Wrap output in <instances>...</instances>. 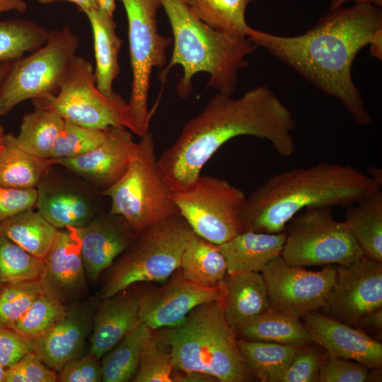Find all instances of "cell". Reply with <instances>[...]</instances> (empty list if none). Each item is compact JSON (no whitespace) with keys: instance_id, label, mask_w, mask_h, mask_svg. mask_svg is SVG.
I'll return each instance as SVG.
<instances>
[{"instance_id":"cell-1","label":"cell","mask_w":382,"mask_h":382,"mask_svg":"<svg viewBox=\"0 0 382 382\" xmlns=\"http://www.w3.org/2000/svg\"><path fill=\"white\" fill-rule=\"evenodd\" d=\"M295 126L291 111L266 86L238 98L218 93L157 158L158 171L171 192L185 190L223 144L243 135L267 139L280 157L288 158L295 151Z\"/></svg>"},{"instance_id":"cell-2","label":"cell","mask_w":382,"mask_h":382,"mask_svg":"<svg viewBox=\"0 0 382 382\" xmlns=\"http://www.w3.org/2000/svg\"><path fill=\"white\" fill-rule=\"evenodd\" d=\"M382 29V11L371 4L339 6L304 34L279 36L251 29L248 38L267 50L324 93L337 98L360 125L372 117L352 78L353 62Z\"/></svg>"},{"instance_id":"cell-3","label":"cell","mask_w":382,"mask_h":382,"mask_svg":"<svg viewBox=\"0 0 382 382\" xmlns=\"http://www.w3.org/2000/svg\"><path fill=\"white\" fill-rule=\"evenodd\" d=\"M381 187L369 175L349 164L321 161L274 174L247 197L244 231H285L288 221L310 207H347Z\"/></svg>"},{"instance_id":"cell-4","label":"cell","mask_w":382,"mask_h":382,"mask_svg":"<svg viewBox=\"0 0 382 382\" xmlns=\"http://www.w3.org/2000/svg\"><path fill=\"white\" fill-rule=\"evenodd\" d=\"M173 32L174 47L168 65L159 74L165 81L172 66L183 70L176 91L190 96L195 74H209L207 87L231 96L238 82V72L249 66L246 57L257 47L248 37L217 30L196 16L183 0H160Z\"/></svg>"},{"instance_id":"cell-5","label":"cell","mask_w":382,"mask_h":382,"mask_svg":"<svg viewBox=\"0 0 382 382\" xmlns=\"http://www.w3.org/2000/svg\"><path fill=\"white\" fill-rule=\"evenodd\" d=\"M160 330L170 345L174 371L201 373L220 382L254 378L226 319L223 301L200 304L178 325Z\"/></svg>"},{"instance_id":"cell-6","label":"cell","mask_w":382,"mask_h":382,"mask_svg":"<svg viewBox=\"0 0 382 382\" xmlns=\"http://www.w3.org/2000/svg\"><path fill=\"white\" fill-rule=\"evenodd\" d=\"M193 233L180 214L137 233L112 267L102 289L103 299L136 283L165 282L180 267L182 254Z\"/></svg>"},{"instance_id":"cell-7","label":"cell","mask_w":382,"mask_h":382,"mask_svg":"<svg viewBox=\"0 0 382 382\" xmlns=\"http://www.w3.org/2000/svg\"><path fill=\"white\" fill-rule=\"evenodd\" d=\"M128 21L129 57L132 73L129 102L122 114L125 127L140 137L149 131L151 113L148 110L150 76L154 68L167 62L166 48L173 41L158 33L160 0H120Z\"/></svg>"},{"instance_id":"cell-8","label":"cell","mask_w":382,"mask_h":382,"mask_svg":"<svg viewBox=\"0 0 382 382\" xmlns=\"http://www.w3.org/2000/svg\"><path fill=\"white\" fill-rule=\"evenodd\" d=\"M138 144L124 175L101 192L111 199L110 214L122 216L137 233L180 214L158 171L152 133L141 137Z\"/></svg>"},{"instance_id":"cell-9","label":"cell","mask_w":382,"mask_h":382,"mask_svg":"<svg viewBox=\"0 0 382 382\" xmlns=\"http://www.w3.org/2000/svg\"><path fill=\"white\" fill-rule=\"evenodd\" d=\"M78 47V37L64 26L50 31L43 45L15 60L0 86V117L24 100L55 96Z\"/></svg>"},{"instance_id":"cell-10","label":"cell","mask_w":382,"mask_h":382,"mask_svg":"<svg viewBox=\"0 0 382 382\" xmlns=\"http://www.w3.org/2000/svg\"><path fill=\"white\" fill-rule=\"evenodd\" d=\"M285 231L281 256L291 265H347L364 254L345 221L334 219L330 207L300 211Z\"/></svg>"},{"instance_id":"cell-11","label":"cell","mask_w":382,"mask_h":382,"mask_svg":"<svg viewBox=\"0 0 382 382\" xmlns=\"http://www.w3.org/2000/svg\"><path fill=\"white\" fill-rule=\"evenodd\" d=\"M180 214L197 236L221 244L244 231V192L226 180L199 175L188 189L172 192Z\"/></svg>"},{"instance_id":"cell-12","label":"cell","mask_w":382,"mask_h":382,"mask_svg":"<svg viewBox=\"0 0 382 382\" xmlns=\"http://www.w3.org/2000/svg\"><path fill=\"white\" fill-rule=\"evenodd\" d=\"M33 101L35 107L52 110L65 121L98 129L123 127L122 117L127 105L117 93L110 97L98 90L91 63L77 54L58 93Z\"/></svg>"},{"instance_id":"cell-13","label":"cell","mask_w":382,"mask_h":382,"mask_svg":"<svg viewBox=\"0 0 382 382\" xmlns=\"http://www.w3.org/2000/svg\"><path fill=\"white\" fill-rule=\"evenodd\" d=\"M270 308L301 318L324 307L334 284L336 268L320 271L288 264L281 256L270 261L262 270Z\"/></svg>"},{"instance_id":"cell-14","label":"cell","mask_w":382,"mask_h":382,"mask_svg":"<svg viewBox=\"0 0 382 382\" xmlns=\"http://www.w3.org/2000/svg\"><path fill=\"white\" fill-rule=\"evenodd\" d=\"M335 268L334 284L321 309L326 315L356 327L366 315L382 308V262L364 254Z\"/></svg>"},{"instance_id":"cell-15","label":"cell","mask_w":382,"mask_h":382,"mask_svg":"<svg viewBox=\"0 0 382 382\" xmlns=\"http://www.w3.org/2000/svg\"><path fill=\"white\" fill-rule=\"evenodd\" d=\"M165 282L137 292L140 321L152 330L178 325L197 306L224 300V286L196 284L184 277L180 267Z\"/></svg>"},{"instance_id":"cell-16","label":"cell","mask_w":382,"mask_h":382,"mask_svg":"<svg viewBox=\"0 0 382 382\" xmlns=\"http://www.w3.org/2000/svg\"><path fill=\"white\" fill-rule=\"evenodd\" d=\"M103 141L83 155L69 158L50 159L78 175L105 189L118 181L134 158L139 144L124 127L109 126Z\"/></svg>"},{"instance_id":"cell-17","label":"cell","mask_w":382,"mask_h":382,"mask_svg":"<svg viewBox=\"0 0 382 382\" xmlns=\"http://www.w3.org/2000/svg\"><path fill=\"white\" fill-rule=\"evenodd\" d=\"M302 318L314 343L328 354L356 361L369 369L381 368L382 344L362 330L317 311Z\"/></svg>"},{"instance_id":"cell-18","label":"cell","mask_w":382,"mask_h":382,"mask_svg":"<svg viewBox=\"0 0 382 382\" xmlns=\"http://www.w3.org/2000/svg\"><path fill=\"white\" fill-rule=\"evenodd\" d=\"M39 279L43 294L62 303L79 297L86 288L85 267L73 228L57 231Z\"/></svg>"},{"instance_id":"cell-19","label":"cell","mask_w":382,"mask_h":382,"mask_svg":"<svg viewBox=\"0 0 382 382\" xmlns=\"http://www.w3.org/2000/svg\"><path fill=\"white\" fill-rule=\"evenodd\" d=\"M80 243L86 272L96 282L134 241L137 233L119 215L93 217L86 225L73 228Z\"/></svg>"},{"instance_id":"cell-20","label":"cell","mask_w":382,"mask_h":382,"mask_svg":"<svg viewBox=\"0 0 382 382\" xmlns=\"http://www.w3.org/2000/svg\"><path fill=\"white\" fill-rule=\"evenodd\" d=\"M91 327V316L87 309H66L50 328L34 338L33 352L49 368L59 373L80 353Z\"/></svg>"},{"instance_id":"cell-21","label":"cell","mask_w":382,"mask_h":382,"mask_svg":"<svg viewBox=\"0 0 382 382\" xmlns=\"http://www.w3.org/2000/svg\"><path fill=\"white\" fill-rule=\"evenodd\" d=\"M103 299L94 317L91 336L90 353L98 359L141 322L137 292H129L127 289Z\"/></svg>"},{"instance_id":"cell-22","label":"cell","mask_w":382,"mask_h":382,"mask_svg":"<svg viewBox=\"0 0 382 382\" xmlns=\"http://www.w3.org/2000/svg\"><path fill=\"white\" fill-rule=\"evenodd\" d=\"M224 288V315L236 332L270 308L267 286L261 272L227 274Z\"/></svg>"},{"instance_id":"cell-23","label":"cell","mask_w":382,"mask_h":382,"mask_svg":"<svg viewBox=\"0 0 382 382\" xmlns=\"http://www.w3.org/2000/svg\"><path fill=\"white\" fill-rule=\"evenodd\" d=\"M285 240V231L276 233L244 231L217 247L226 260L227 274L261 272L281 255Z\"/></svg>"},{"instance_id":"cell-24","label":"cell","mask_w":382,"mask_h":382,"mask_svg":"<svg viewBox=\"0 0 382 382\" xmlns=\"http://www.w3.org/2000/svg\"><path fill=\"white\" fill-rule=\"evenodd\" d=\"M37 187L35 207L57 228L81 227L94 217L92 204L80 192L64 185L42 182Z\"/></svg>"},{"instance_id":"cell-25","label":"cell","mask_w":382,"mask_h":382,"mask_svg":"<svg viewBox=\"0 0 382 382\" xmlns=\"http://www.w3.org/2000/svg\"><path fill=\"white\" fill-rule=\"evenodd\" d=\"M84 13L93 32L96 86L103 94L114 96L117 93L112 90V83L120 74L118 59L122 40L116 33L113 16L97 7L88 9Z\"/></svg>"},{"instance_id":"cell-26","label":"cell","mask_w":382,"mask_h":382,"mask_svg":"<svg viewBox=\"0 0 382 382\" xmlns=\"http://www.w3.org/2000/svg\"><path fill=\"white\" fill-rule=\"evenodd\" d=\"M238 338L307 347L314 342L299 318L269 308L236 332Z\"/></svg>"},{"instance_id":"cell-27","label":"cell","mask_w":382,"mask_h":382,"mask_svg":"<svg viewBox=\"0 0 382 382\" xmlns=\"http://www.w3.org/2000/svg\"><path fill=\"white\" fill-rule=\"evenodd\" d=\"M180 267L186 279L207 288L223 286L227 274L226 262L217 245L195 233L182 254Z\"/></svg>"},{"instance_id":"cell-28","label":"cell","mask_w":382,"mask_h":382,"mask_svg":"<svg viewBox=\"0 0 382 382\" xmlns=\"http://www.w3.org/2000/svg\"><path fill=\"white\" fill-rule=\"evenodd\" d=\"M51 165L50 159L25 152L18 146L15 136L6 134L0 151V185L16 189L36 188Z\"/></svg>"},{"instance_id":"cell-29","label":"cell","mask_w":382,"mask_h":382,"mask_svg":"<svg viewBox=\"0 0 382 382\" xmlns=\"http://www.w3.org/2000/svg\"><path fill=\"white\" fill-rule=\"evenodd\" d=\"M237 343L246 366L261 382H280L294 358L306 347L241 338Z\"/></svg>"},{"instance_id":"cell-30","label":"cell","mask_w":382,"mask_h":382,"mask_svg":"<svg viewBox=\"0 0 382 382\" xmlns=\"http://www.w3.org/2000/svg\"><path fill=\"white\" fill-rule=\"evenodd\" d=\"M345 223L364 253L382 262V192L346 207Z\"/></svg>"},{"instance_id":"cell-31","label":"cell","mask_w":382,"mask_h":382,"mask_svg":"<svg viewBox=\"0 0 382 382\" xmlns=\"http://www.w3.org/2000/svg\"><path fill=\"white\" fill-rule=\"evenodd\" d=\"M57 228L33 209L0 221L1 233L29 253L44 259L48 254Z\"/></svg>"},{"instance_id":"cell-32","label":"cell","mask_w":382,"mask_h":382,"mask_svg":"<svg viewBox=\"0 0 382 382\" xmlns=\"http://www.w3.org/2000/svg\"><path fill=\"white\" fill-rule=\"evenodd\" d=\"M65 120L55 112L35 107L25 114L16 137L18 146L35 156L50 159L55 141L64 128Z\"/></svg>"},{"instance_id":"cell-33","label":"cell","mask_w":382,"mask_h":382,"mask_svg":"<svg viewBox=\"0 0 382 382\" xmlns=\"http://www.w3.org/2000/svg\"><path fill=\"white\" fill-rule=\"evenodd\" d=\"M151 330L145 323L139 322L106 353L101 364L102 381L127 382L132 380Z\"/></svg>"},{"instance_id":"cell-34","label":"cell","mask_w":382,"mask_h":382,"mask_svg":"<svg viewBox=\"0 0 382 382\" xmlns=\"http://www.w3.org/2000/svg\"><path fill=\"white\" fill-rule=\"evenodd\" d=\"M256 0H183L203 22L217 30L248 37L252 29L246 23L248 5Z\"/></svg>"},{"instance_id":"cell-35","label":"cell","mask_w":382,"mask_h":382,"mask_svg":"<svg viewBox=\"0 0 382 382\" xmlns=\"http://www.w3.org/2000/svg\"><path fill=\"white\" fill-rule=\"evenodd\" d=\"M49 31L22 19L0 21V62L16 60L43 45Z\"/></svg>"},{"instance_id":"cell-36","label":"cell","mask_w":382,"mask_h":382,"mask_svg":"<svg viewBox=\"0 0 382 382\" xmlns=\"http://www.w3.org/2000/svg\"><path fill=\"white\" fill-rule=\"evenodd\" d=\"M174 366L170 347L160 329L151 330L132 381L172 382Z\"/></svg>"},{"instance_id":"cell-37","label":"cell","mask_w":382,"mask_h":382,"mask_svg":"<svg viewBox=\"0 0 382 382\" xmlns=\"http://www.w3.org/2000/svg\"><path fill=\"white\" fill-rule=\"evenodd\" d=\"M44 266V259L34 256L0 235L1 284L39 280Z\"/></svg>"},{"instance_id":"cell-38","label":"cell","mask_w":382,"mask_h":382,"mask_svg":"<svg viewBox=\"0 0 382 382\" xmlns=\"http://www.w3.org/2000/svg\"><path fill=\"white\" fill-rule=\"evenodd\" d=\"M66 311L64 304L42 293L10 328L34 339L50 328Z\"/></svg>"},{"instance_id":"cell-39","label":"cell","mask_w":382,"mask_h":382,"mask_svg":"<svg viewBox=\"0 0 382 382\" xmlns=\"http://www.w3.org/2000/svg\"><path fill=\"white\" fill-rule=\"evenodd\" d=\"M105 129L88 128L65 121L52 147L50 159L74 158L91 151L105 139Z\"/></svg>"},{"instance_id":"cell-40","label":"cell","mask_w":382,"mask_h":382,"mask_svg":"<svg viewBox=\"0 0 382 382\" xmlns=\"http://www.w3.org/2000/svg\"><path fill=\"white\" fill-rule=\"evenodd\" d=\"M4 284L0 289V328H10L42 291L39 280Z\"/></svg>"},{"instance_id":"cell-41","label":"cell","mask_w":382,"mask_h":382,"mask_svg":"<svg viewBox=\"0 0 382 382\" xmlns=\"http://www.w3.org/2000/svg\"><path fill=\"white\" fill-rule=\"evenodd\" d=\"M368 371L366 366L356 361L326 353L320 366L318 382H364Z\"/></svg>"},{"instance_id":"cell-42","label":"cell","mask_w":382,"mask_h":382,"mask_svg":"<svg viewBox=\"0 0 382 382\" xmlns=\"http://www.w3.org/2000/svg\"><path fill=\"white\" fill-rule=\"evenodd\" d=\"M56 371L49 368L34 352L6 368L5 382H55Z\"/></svg>"},{"instance_id":"cell-43","label":"cell","mask_w":382,"mask_h":382,"mask_svg":"<svg viewBox=\"0 0 382 382\" xmlns=\"http://www.w3.org/2000/svg\"><path fill=\"white\" fill-rule=\"evenodd\" d=\"M323 357L312 345L304 347L290 363L280 382H318Z\"/></svg>"},{"instance_id":"cell-44","label":"cell","mask_w":382,"mask_h":382,"mask_svg":"<svg viewBox=\"0 0 382 382\" xmlns=\"http://www.w3.org/2000/svg\"><path fill=\"white\" fill-rule=\"evenodd\" d=\"M99 359L89 354L74 359L66 363L57 376L61 382H99L102 381L101 364Z\"/></svg>"},{"instance_id":"cell-45","label":"cell","mask_w":382,"mask_h":382,"mask_svg":"<svg viewBox=\"0 0 382 382\" xmlns=\"http://www.w3.org/2000/svg\"><path fill=\"white\" fill-rule=\"evenodd\" d=\"M33 350L34 339L11 328H0V362L5 368L13 365Z\"/></svg>"},{"instance_id":"cell-46","label":"cell","mask_w":382,"mask_h":382,"mask_svg":"<svg viewBox=\"0 0 382 382\" xmlns=\"http://www.w3.org/2000/svg\"><path fill=\"white\" fill-rule=\"evenodd\" d=\"M36 188L16 189L0 185V221L35 207Z\"/></svg>"},{"instance_id":"cell-47","label":"cell","mask_w":382,"mask_h":382,"mask_svg":"<svg viewBox=\"0 0 382 382\" xmlns=\"http://www.w3.org/2000/svg\"><path fill=\"white\" fill-rule=\"evenodd\" d=\"M367 333L381 332L382 329V308L373 311L363 317L356 325Z\"/></svg>"},{"instance_id":"cell-48","label":"cell","mask_w":382,"mask_h":382,"mask_svg":"<svg viewBox=\"0 0 382 382\" xmlns=\"http://www.w3.org/2000/svg\"><path fill=\"white\" fill-rule=\"evenodd\" d=\"M27 8L28 5L23 0H0V14L10 11L24 13Z\"/></svg>"},{"instance_id":"cell-49","label":"cell","mask_w":382,"mask_h":382,"mask_svg":"<svg viewBox=\"0 0 382 382\" xmlns=\"http://www.w3.org/2000/svg\"><path fill=\"white\" fill-rule=\"evenodd\" d=\"M370 45V55L382 59V29L378 30L372 37Z\"/></svg>"},{"instance_id":"cell-50","label":"cell","mask_w":382,"mask_h":382,"mask_svg":"<svg viewBox=\"0 0 382 382\" xmlns=\"http://www.w3.org/2000/svg\"><path fill=\"white\" fill-rule=\"evenodd\" d=\"M39 3L42 4H50L52 2L58 1H66L71 2L74 4H76L79 9L83 13L93 8H96V2L95 0H37Z\"/></svg>"},{"instance_id":"cell-51","label":"cell","mask_w":382,"mask_h":382,"mask_svg":"<svg viewBox=\"0 0 382 382\" xmlns=\"http://www.w3.org/2000/svg\"><path fill=\"white\" fill-rule=\"evenodd\" d=\"M96 7L103 13L113 16L115 10V0H95Z\"/></svg>"},{"instance_id":"cell-52","label":"cell","mask_w":382,"mask_h":382,"mask_svg":"<svg viewBox=\"0 0 382 382\" xmlns=\"http://www.w3.org/2000/svg\"><path fill=\"white\" fill-rule=\"evenodd\" d=\"M348 1H354L356 3L371 4L377 6H381L382 0H332L330 5V9L341 6L342 4Z\"/></svg>"},{"instance_id":"cell-53","label":"cell","mask_w":382,"mask_h":382,"mask_svg":"<svg viewBox=\"0 0 382 382\" xmlns=\"http://www.w3.org/2000/svg\"><path fill=\"white\" fill-rule=\"evenodd\" d=\"M369 175L376 183L381 187L382 186V169L379 167L371 166L368 170Z\"/></svg>"},{"instance_id":"cell-54","label":"cell","mask_w":382,"mask_h":382,"mask_svg":"<svg viewBox=\"0 0 382 382\" xmlns=\"http://www.w3.org/2000/svg\"><path fill=\"white\" fill-rule=\"evenodd\" d=\"M14 61L0 62V86L8 74Z\"/></svg>"},{"instance_id":"cell-55","label":"cell","mask_w":382,"mask_h":382,"mask_svg":"<svg viewBox=\"0 0 382 382\" xmlns=\"http://www.w3.org/2000/svg\"><path fill=\"white\" fill-rule=\"evenodd\" d=\"M381 368L369 369L366 381H381Z\"/></svg>"},{"instance_id":"cell-56","label":"cell","mask_w":382,"mask_h":382,"mask_svg":"<svg viewBox=\"0 0 382 382\" xmlns=\"http://www.w3.org/2000/svg\"><path fill=\"white\" fill-rule=\"evenodd\" d=\"M6 134L4 133V129L0 125V151L4 147L5 143Z\"/></svg>"},{"instance_id":"cell-57","label":"cell","mask_w":382,"mask_h":382,"mask_svg":"<svg viewBox=\"0 0 382 382\" xmlns=\"http://www.w3.org/2000/svg\"><path fill=\"white\" fill-rule=\"evenodd\" d=\"M6 368L0 362V382H5Z\"/></svg>"},{"instance_id":"cell-58","label":"cell","mask_w":382,"mask_h":382,"mask_svg":"<svg viewBox=\"0 0 382 382\" xmlns=\"http://www.w3.org/2000/svg\"><path fill=\"white\" fill-rule=\"evenodd\" d=\"M0 289H1V282H0Z\"/></svg>"},{"instance_id":"cell-59","label":"cell","mask_w":382,"mask_h":382,"mask_svg":"<svg viewBox=\"0 0 382 382\" xmlns=\"http://www.w3.org/2000/svg\"><path fill=\"white\" fill-rule=\"evenodd\" d=\"M1 231H0V235H1Z\"/></svg>"}]
</instances>
